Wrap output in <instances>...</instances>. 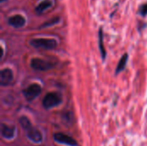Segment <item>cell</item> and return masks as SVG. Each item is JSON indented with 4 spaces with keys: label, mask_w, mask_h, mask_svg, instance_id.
<instances>
[{
    "label": "cell",
    "mask_w": 147,
    "mask_h": 146,
    "mask_svg": "<svg viewBox=\"0 0 147 146\" xmlns=\"http://www.w3.org/2000/svg\"><path fill=\"white\" fill-rule=\"evenodd\" d=\"M54 66V63L40 58H33L30 61V67L34 71H47L53 69Z\"/></svg>",
    "instance_id": "3"
},
{
    "label": "cell",
    "mask_w": 147,
    "mask_h": 146,
    "mask_svg": "<svg viewBox=\"0 0 147 146\" xmlns=\"http://www.w3.org/2000/svg\"><path fill=\"white\" fill-rule=\"evenodd\" d=\"M53 5V2L52 0H43L35 7L34 11L37 15H41L48 9H50Z\"/></svg>",
    "instance_id": "11"
},
{
    "label": "cell",
    "mask_w": 147,
    "mask_h": 146,
    "mask_svg": "<svg viewBox=\"0 0 147 146\" xmlns=\"http://www.w3.org/2000/svg\"><path fill=\"white\" fill-rule=\"evenodd\" d=\"M4 1H6V0H0V2H1V3H3V2H4Z\"/></svg>",
    "instance_id": "16"
},
{
    "label": "cell",
    "mask_w": 147,
    "mask_h": 146,
    "mask_svg": "<svg viewBox=\"0 0 147 146\" xmlns=\"http://www.w3.org/2000/svg\"><path fill=\"white\" fill-rule=\"evenodd\" d=\"M14 78L13 71L9 68H3L0 71V85L7 86L9 85Z\"/></svg>",
    "instance_id": "6"
},
{
    "label": "cell",
    "mask_w": 147,
    "mask_h": 146,
    "mask_svg": "<svg viewBox=\"0 0 147 146\" xmlns=\"http://www.w3.org/2000/svg\"><path fill=\"white\" fill-rule=\"evenodd\" d=\"M127 61H128V54L127 53H124L121 59L119 60V63L116 66V69H115V75H118L120 74L121 72H122L125 69H126V66H127Z\"/></svg>",
    "instance_id": "12"
},
{
    "label": "cell",
    "mask_w": 147,
    "mask_h": 146,
    "mask_svg": "<svg viewBox=\"0 0 147 146\" xmlns=\"http://www.w3.org/2000/svg\"><path fill=\"white\" fill-rule=\"evenodd\" d=\"M98 46H99V51L102 56V59L104 61L106 59L107 52L104 46V34H103L102 28H100L98 30Z\"/></svg>",
    "instance_id": "10"
},
{
    "label": "cell",
    "mask_w": 147,
    "mask_h": 146,
    "mask_svg": "<svg viewBox=\"0 0 147 146\" xmlns=\"http://www.w3.org/2000/svg\"><path fill=\"white\" fill-rule=\"evenodd\" d=\"M1 135L3 139H12L16 135V127L5 124L1 125Z\"/></svg>",
    "instance_id": "9"
},
{
    "label": "cell",
    "mask_w": 147,
    "mask_h": 146,
    "mask_svg": "<svg viewBox=\"0 0 147 146\" xmlns=\"http://www.w3.org/2000/svg\"><path fill=\"white\" fill-rule=\"evenodd\" d=\"M60 22V18L59 17V16H57V17H53V18H52V19H50V20H48V21H47V22H45L43 24H41L40 27H39V28H49V27H52V26H54L55 24H57V23H59Z\"/></svg>",
    "instance_id": "13"
},
{
    "label": "cell",
    "mask_w": 147,
    "mask_h": 146,
    "mask_svg": "<svg viewBox=\"0 0 147 146\" xmlns=\"http://www.w3.org/2000/svg\"><path fill=\"white\" fill-rule=\"evenodd\" d=\"M53 139L55 142L59 143V144H62L68 146H78L77 141L71 138L69 135H66L65 133H57L53 134Z\"/></svg>",
    "instance_id": "5"
},
{
    "label": "cell",
    "mask_w": 147,
    "mask_h": 146,
    "mask_svg": "<svg viewBox=\"0 0 147 146\" xmlns=\"http://www.w3.org/2000/svg\"><path fill=\"white\" fill-rule=\"evenodd\" d=\"M19 123H20V125L22 126V127L24 130L28 129L29 126H32V124H31L29 119H28V117H26V116H22V117L19 119Z\"/></svg>",
    "instance_id": "14"
},
{
    "label": "cell",
    "mask_w": 147,
    "mask_h": 146,
    "mask_svg": "<svg viewBox=\"0 0 147 146\" xmlns=\"http://www.w3.org/2000/svg\"><path fill=\"white\" fill-rule=\"evenodd\" d=\"M26 133H27V137L28 138V139L30 141H32L33 143H35V144H40L41 141H42V134L41 133L36 129L35 127H34L33 126H29L28 129L25 130Z\"/></svg>",
    "instance_id": "8"
},
{
    "label": "cell",
    "mask_w": 147,
    "mask_h": 146,
    "mask_svg": "<svg viewBox=\"0 0 147 146\" xmlns=\"http://www.w3.org/2000/svg\"><path fill=\"white\" fill-rule=\"evenodd\" d=\"M7 22L9 26L15 28H23L26 25V18L22 15H15L8 18Z\"/></svg>",
    "instance_id": "7"
},
{
    "label": "cell",
    "mask_w": 147,
    "mask_h": 146,
    "mask_svg": "<svg viewBox=\"0 0 147 146\" xmlns=\"http://www.w3.org/2000/svg\"><path fill=\"white\" fill-rule=\"evenodd\" d=\"M138 13L142 15V16H146L147 15V3H144L142 5H140V9H139V11Z\"/></svg>",
    "instance_id": "15"
},
{
    "label": "cell",
    "mask_w": 147,
    "mask_h": 146,
    "mask_svg": "<svg viewBox=\"0 0 147 146\" xmlns=\"http://www.w3.org/2000/svg\"><path fill=\"white\" fill-rule=\"evenodd\" d=\"M61 102H62V96L60 94L57 92H49L44 96L42 100V106L45 109L48 110L59 106Z\"/></svg>",
    "instance_id": "2"
},
{
    "label": "cell",
    "mask_w": 147,
    "mask_h": 146,
    "mask_svg": "<svg viewBox=\"0 0 147 146\" xmlns=\"http://www.w3.org/2000/svg\"><path fill=\"white\" fill-rule=\"evenodd\" d=\"M28 43L35 49L53 50L58 46L57 40L51 38H34L31 39Z\"/></svg>",
    "instance_id": "1"
},
{
    "label": "cell",
    "mask_w": 147,
    "mask_h": 146,
    "mask_svg": "<svg viewBox=\"0 0 147 146\" xmlns=\"http://www.w3.org/2000/svg\"><path fill=\"white\" fill-rule=\"evenodd\" d=\"M41 91H42L41 86L39 83H31L26 89H24L22 90V94L27 101L32 102L40 95Z\"/></svg>",
    "instance_id": "4"
}]
</instances>
